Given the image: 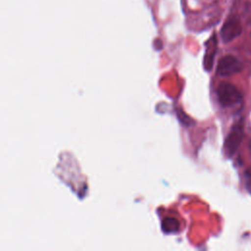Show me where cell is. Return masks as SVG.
Here are the masks:
<instances>
[{"instance_id": "3957f363", "label": "cell", "mask_w": 251, "mask_h": 251, "mask_svg": "<svg viewBox=\"0 0 251 251\" xmlns=\"http://www.w3.org/2000/svg\"><path fill=\"white\" fill-rule=\"evenodd\" d=\"M242 63L232 55H226L221 58L217 65V75L220 76H229L241 72Z\"/></svg>"}, {"instance_id": "5b68a950", "label": "cell", "mask_w": 251, "mask_h": 251, "mask_svg": "<svg viewBox=\"0 0 251 251\" xmlns=\"http://www.w3.org/2000/svg\"><path fill=\"white\" fill-rule=\"evenodd\" d=\"M216 51H217V39L215 36H213L207 43V48H206V52H205V56H204V60H203L204 68L208 72L213 67Z\"/></svg>"}, {"instance_id": "6da1fadb", "label": "cell", "mask_w": 251, "mask_h": 251, "mask_svg": "<svg viewBox=\"0 0 251 251\" xmlns=\"http://www.w3.org/2000/svg\"><path fill=\"white\" fill-rule=\"evenodd\" d=\"M217 97L223 107H232L241 103L242 94L232 83L221 82L217 87Z\"/></svg>"}, {"instance_id": "7a4b0ae2", "label": "cell", "mask_w": 251, "mask_h": 251, "mask_svg": "<svg viewBox=\"0 0 251 251\" xmlns=\"http://www.w3.org/2000/svg\"><path fill=\"white\" fill-rule=\"evenodd\" d=\"M243 124L241 121L235 123L230 128L224 143V153L226 157H231L239 148L243 138Z\"/></svg>"}, {"instance_id": "8992f818", "label": "cell", "mask_w": 251, "mask_h": 251, "mask_svg": "<svg viewBox=\"0 0 251 251\" xmlns=\"http://www.w3.org/2000/svg\"><path fill=\"white\" fill-rule=\"evenodd\" d=\"M162 229L167 233L176 232L179 229V222L174 218L168 217L162 221Z\"/></svg>"}, {"instance_id": "277c9868", "label": "cell", "mask_w": 251, "mask_h": 251, "mask_svg": "<svg viewBox=\"0 0 251 251\" xmlns=\"http://www.w3.org/2000/svg\"><path fill=\"white\" fill-rule=\"evenodd\" d=\"M242 31V25L239 19L235 16L228 18L221 28V37L225 43H227L237 36Z\"/></svg>"}, {"instance_id": "52a82bcc", "label": "cell", "mask_w": 251, "mask_h": 251, "mask_svg": "<svg viewBox=\"0 0 251 251\" xmlns=\"http://www.w3.org/2000/svg\"><path fill=\"white\" fill-rule=\"evenodd\" d=\"M245 183L247 190L251 193V167L245 172Z\"/></svg>"}]
</instances>
